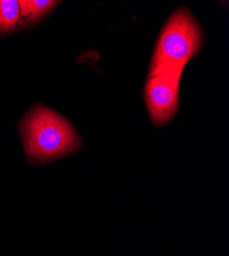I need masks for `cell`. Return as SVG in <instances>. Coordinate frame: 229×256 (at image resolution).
Returning <instances> with one entry per match:
<instances>
[{
    "instance_id": "5",
    "label": "cell",
    "mask_w": 229,
    "mask_h": 256,
    "mask_svg": "<svg viewBox=\"0 0 229 256\" xmlns=\"http://www.w3.org/2000/svg\"><path fill=\"white\" fill-rule=\"evenodd\" d=\"M20 4L16 0H0V34L11 33L20 18Z\"/></svg>"
},
{
    "instance_id": "3",
    "label": "cell",
    "mask_w": 229,
    "mask_h": 256,
    "mask_svg": "<svg viewBox=\"0 0 229 256\" xmlns=\"http://www.w3.org/2000/svg\"><path fill=\"white\" fill-rule=\"evenodd\" d=\"M183 69L149 76L145 88V98L153 123L168 122L176 113L179 102V83Z\"/></svg>"
},
{
    "instance_id": "1",
    "label": "cell",
    "mask_w": 229,
    "mask_h": 256,
    "mask_svg": "<svg viewBox=\"0 0 229 256\" xmlns=\"http://www.w3.org/2000/svg\"><path fill=\"white\" fill-rule=\"evenodd\" d=\"M21 130L27 156L38 164L65 156L81 142L68 121L41 106L24 118Z\"/></svg>"
},
{
    "instance_id": "2",
    "label": "cell",
    "mask_w": 229,
    "mask_h": 256,
    "mask_svg": "<svg viewBox=\"0 0 229 256\" xmlns=\"http://www.w3.org/2000/svg\"><path fill=\"white\" fill-rule=\"evenodd\" d=\"M202 35L193 16L185 8L178 10L166 23L152 58L150 74L184 69L199 50Z\"/></svg>"
},
{
    "instance_id": "4",
    "label": "cell",
    "mask_w": 229,
    "mask_h": 256,
    "mask_svg": "<svg viewBox=\"0 0 229 256\" xmlns=\"http://www.w3.org/2000/svg\"><path fill=\"white\" fill-rule=\"evenodd\" d=\"M58 4V2H38V0H26L19 2L20 12L22 16L21 27L29 26L37 22L50 12Z\"/></svg>"
}]
</instances>
